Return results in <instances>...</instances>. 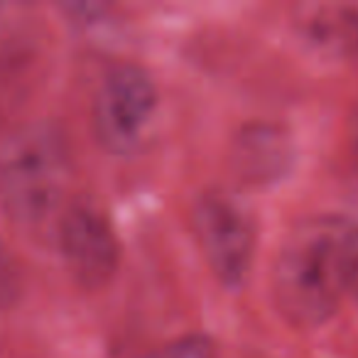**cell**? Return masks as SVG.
Masks as SVG:
<instances>
[{
  "instance_id": "obj_1",
  "label": "cell",
  "mask_w": 358,
  "mask_h": 358,
  "mask_svg": "<svg viewBox=\"0 0 358 358\" xmlns=\"http://www.w3.org/2000/svg\"><path fill=\"white\" fill-rule=\"evenodd\" d=\"M358 231L343 216H312L287 234L273 268V299L299 329L327 324L351 292Z\"/></svg>"
},
{
  "instance_id": "obj_2",
  "label": "cell",
  "mask_w": 358,
  "mask_h": 358,
  "mask_svg": "<svg viewBox=\"0 0 358 358\" xmlns=\"http://www.w3.org/2000/svg\"><path fill=\"white\" fill-rule=\"evenodd\" d=\"M74 159L64 133L52 123H27L0 145V204L22 231H55L71 204Z\"/></svg>"
},
{
  "instance_id": "obj_3",
  "label": "cell",
  "mask_w": 358,
  "mask_h": 358,
  "mask_svg": "<svg viewBox=\"0 0 358 358\" xmlns=\"http://www.w3.org/2000/svg\"><path fill=\"white\" fill-rule=\"evenodd\" d=\"M159 118V91L152 74L133 62L110 66L94 96V135L101 148L133 157L148 148Z\"/></svg>"
},
{
  "instance_id": "obj_4",
  "label": "cell",
  "mask_w": 358,
  "mask_h": 358,
  "mask_svg": "<svg viewBox=\"0 0 358 358\" xmlns=\"http://www.w3.org/2000/svg\"><path fill=\"white\" fill-rule=\"evenodd\" d=\"M192 224L211 273L226 287H241L258 248V226L248 204L234 192L209 189L196 199Z\"/></svg>"
},
{
  "instance_id": "obj_5",
  "label": "cell",
  "mask_w": 358,
  "mask_h": 358,
  "mask_svg": "<svg viewBox=\"0 0 358 358\" xmlns=\"http://www.w3.org/2000/svg\"><path fill=\"white\" fill-rule=\"evenodd\" d=\"M66 270L81 287L99 289L113 280L120 245L108 214L89 199H74L55 229Z\"/></svg>"
},
{
  "instance_id": "obj_6",
  "label": "cell",
  "mask_w": 358,
  "mask_h": 358,
  "mask_svg": "<svg viewBox=\"0 0 358 358\" xmlns=\"http://www.w3.org/2000/svg\"><path fill=\"white\" fill-rule=\"evenodd\" d=\"M292 25L302 42L327 59H358V0L299 3Z\"/></svg>"
},
{
  "instance_id": "obj_7",
  "label": "cell",
  "mask_w": 358,
  "mask_h": 358,
  "mask_svg": "<svg viewBox=\"0 0 358 358\" xmlns=\"http://www.w3.org/2000/svg\"><path fill=\"white\" fill-rule=\"evenodd\" d=\"M289 140L275 125H250L236 138L234 162L243 179L255 185H268L287 169Z\"/></svg>"
},
{
  "instance_id": "obj_8",
  "label": "cell",
  "mask_w": 358,
  "mask_h": 358,
  "mask_svg": "<svg viewBox=\"0 0 358 358\" xmlns=\"http://www.w3.org/2000/svg\"><path fill=\"white\" fill-rule=\"evenodd\" d=\"M138 358H214V343L204 334H187Z\"/></svg>"
},
{
  "instance_id": "obj_9",
  "label": "cell",
  "mask_w": 358,
  "mask_h": 358,
  "mask_svg": "<svg viewBox=\"0 0 358 358\" xmlns=\"http://www.w3.org/2000/svg\"><path fill=\"white\" fill-rule=\"evenodd\" d=\"M22 294V270L13 250L0 241V309H8Z\"/></svg>"
},
{
  "instance_id": "obj_10",
  "label": "cell",
  "mask_w": 358,
  "mask_h": 358,
  "mask_svg": "<svg viewBox=\"0 0 358 358\" xmlns=\"http://www.w3.org/2000/svg\"><path fill=\"white\" fill-rule=\"evenodd\" d=\"M343 219H346L348 224L358 231V187L348 194V214L343 216Z\"/></svg>"
},
{
  "instance_id": "obj_11",
  "label": "cell",
  "mask_w": 358,
  "mask_h": 358,
  "mask_svg": "<svg viewBox=\"0 0 358 358\" xmlns=\"http://www.w3.org/2000/svg\"><path fill=\"white\" fill-rule=\"evenodd\" d=\"M348 143H351V152L358 162V113L351 118V128H348Z\"/></svg>"
},
{
  "instance_id": "obj_12",
  "label": "cell",
  "mask_w": 358,
  "mask_h": 358,
  "mask_svg": "<svg viewBox=\"0 0 358 358\" xmlns=\"http://www.w3.org/2000/svg\"><path fill=\"white\" fill-rule=\"evenodd\" d=\"M351 294H353V299L358 302V268H356V275H353V282H351Z\"/></svg>"
}]
</instances>
